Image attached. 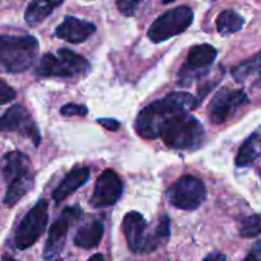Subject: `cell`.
Instances as JSON below:
<instances>
[{"label": "cell", "instance_id": "cell-31", "mask_svg": "<svg viewBox=\"0 0 261 261\" xmlns=\"http://www.w3.org/2000/svg\"><path fill=\"white\" fill-rule=\"evenodd\" d=\"M46 261H63V260L59 259V257H54V259H47Z\"/></svg>", "mask_w": 261, "mask_h": 261}, {"label": "cell", "instance_id": "cell-2", "mask_svg": "<svg viewBox=\"0 0 261 261\" xmlns=\"http://www.w3.org/2000/svg\"><path fill=\"white\" fill-rule=\"evenodd\" d=\"M2 173L3 180L7 184L3 204L10 208L33 188L35 176L30 158L18 150L8 152L3 157Z\"/></svg>", "mask_w": 261, "mask_h": 261}, {"label": "cell", "instance_id": "cell-17", "mask_svg": "<svg viewBox=\"0 0 261 261\" xmlns=\"http://www.w3.org/2000/svg\"><path fill=\"white\" fill-rule=\"evenodd\" d=\"M58 3L55 0H32L24 12V20L28 25H37L54 12Z\"/></svg>", "mask_w": 261, "mask_h": 261}, {"label": "cell", "instance_id": "cell-16", "mask_svg": "<svg viewBox=\"0 0 261 261\" xmlns=\"http://www.w3.org/2000/svg\"><path fill=\"white\" fill-rule=\"evenodd\" d=\"M103 233V222L98 221V219L87 222L76 231L75 236H74V245L79 249L84 250L96 249L101 244Z\"/></svg>", "mask_w": 261, "mask_h": 261}, {"label": "cell", "instance_id": "cell-3", "mask_svg": "<svg viewBox=\"0 0 261 261\" xmlns=\"http://www.w3.org/2000/svg\"><path fill=\"white\" fill-rule=\"evenodd\" d=\"M38 53L33 36L3 35L0 38V64L4 73L19 74L31 68Z\"/></svg>", "mask_w": 261, "mask_h": 261}, {"label": "cell", "instance_id": "cell-6", "mask_svg": "<svg viewBox=\"0 0 261 261\" xmlns=\"http://www.w3.org/2000/svg\"><path fill=\"white\" fill-rule=\"evenodd\" d=\"M168 201L175 208L186 212H194L206 200V186L196 176L185 175L168 188Z\"/></svg>", "mask_w": 261, "mask_h": 261}, {"label": "cell", "instance_id": "cell-12", "mask_svg": "<svg viewBox=\"0 0 261 261\" xmlns=\"http://www.w3.org/2000/svg\"><path fill=\"white\" fill-rule=\"evenodd\" d=\"M124 193V182L115 171L106 170L98 176L94 186L91 205L96 209L115 205Z\"/></svg>", "mask_w": 261, "mask_h": 261}, {"label": "cell", "instance_id": "cell-27", "mask_svg": "<svg viewBox=\"0 0 261 261\" xmlns=\"http://www.w3.org/2000/svg\"><path fill=\"white\" fill-rule=\"evenodd\" d=\"M97 122L110 132H117L120 129V122L115 119H98Z\"/></svg>", "mask_w": 261, "mask_h": 261}, {"label": "cell", "instance_id": "cell-32", "mask_svg": "<svg viewBox=\"0 0 261 261\" xmlns=\"http://www.w3.org/2000/svg\"><path fill=\"white\" fill-rule=\"evenodd\" d=\"M173 2H176V0H163L165 4H170V3H173Z\"/></svg>", "mask_w": 261, "mask_h": 261}, {"label": "cell", "instance_id": "cell-30", "mask_svg": "<svg viewBox=\"0 0 261 261\" xmlns=\"http://www.w3.org/2000/svg\"><path fill=\"white\" fill-rule=\"evenodd\" d=\"M2 261H17V260L13 259L12 256H7V255H4V256H3V260Z\"/></svg>", "mask_w": 261, "mask_h": 261}, {"label": "cell", "instance_id": "cell-29", "mask_svg": "<svg viewBox=\"0 0 261 261\" xmlns=\"http://www.w3.org/2000/svg\"><path fill=\"white\" fill-rule=\"evenodd\" d=\"M87 261H105V257L102 254H94L92 255V256Z\"/></svg>", "mask_w": 261, "mask_h": 261}, {"label": "cell", "instance_id": "cell-4", "mask_svg": "<svg viewBox=\"0 0 261 261\" xmlns=\"http://www.w3.org/2000/svg\"><path fill=\"white\" fill-rule=\"evenodd\" d=\"M89 69L84 56L69 48H59L56 54L47 53L40 59L35 73L40 78H74L86 75Z\"/></svg>", "mask_w": 261, "mask_h": 261}, {"label": "cell", "instance_id": "cell-21", "mask_svg": "<svg viewBox=\"0 0 261 261\" xmlns=\"http://www.w3.org/2000/svg\"><path fill=\"white\" fill-rule=\"evenodd\" d=\"M261 69V53L257 55L252 56L249 60L244 61V63L239 64L237 66H234L232 69V75L236 79L237 82H242L247 78V76L251 75L252 73H255L256 70Z\"/></svg>", "mask_w": 261, "mask_h": 261}, {"label": "cell", "instance_id": "cell-23", "mask_svg": "<svg viewBox=\"0 0 261 261\" xmlns=\"http://www.w3.org/2000/svg\"><path fill=\"white\" fill-rule=\"evenodd\" d=\"M144 0H116V5L121 14L132 17L138 12Z\"/></svg>", "mask_w": 261, "mask_h": 261}, {"label": "cell", "instance_id": "cell-18", "mask_svg": "<svg viewBox=\"0 0 261 261\" xmlns=\"http://www.w3.org/2000/svg\"><path fill=\"white\" fill-rule=\"evenodd\" d=\"M244 24V17L233 9L222 10L216 19L217 31L222 36H228L234 32H239Z\"/></svg>", "mask_w": 261, "mask_h": 261}, {"label": "cell", "instance_id": "cell-19", "mask_svg": "<svg viewBox=\"0 0 261 261\" xmlns=\"http://www.w3.org/2000/svg\"><path fill=\"white\" fill-rule=\"evenodd\" d=\"M171 236V221L167 216H163L160 218L157 227H155L154 232L149 234L147 239V242L144 245L143 252L148 254V252H153L161 246L168 241Z\"/></svg>", "mask_w": 261, "mask_h": 261}, {"label": "cell", "instance_id": "cell-33", "mask_svg": "<svg viewBox=\"0 0 261 261\" xmlns=\"http://www.w3.org/2000/svg\"><path fill=\"white\" fill-rule=\"evenodd\" d=\"M55 2H56V3H58V4H59V5H60V4H61V3H63V2H64V0H55Z\"/></svg>", "mask_w": 261, "mask_h": 261}, {"label": "cell", "instance_id": "cell-7", "mask_svg": "<svg viewBox=\"0 0 261 261\" xmlns=\"http://www.w3.org/2000/svg\"><path fill=\"white\" fill-rule=\"evenodd\" d=\"M48 222V201L40 199L27 212L14 234V245L18 250H27L38 241Z\"/></svg>", "mask_w": 261, "mask_h": 261}, {"label": "cell", "instance_id": "cell-9", "mask_svg": "<svg viewBox=\"0 0 261 261\" xmlns=\"http://www.w3.org/2000/svg\"><path fill=\"white\" fill-rule=\"evenodd\" d=\"M82 216H83V212L79 206H66L63 214L51 224L45 249H43V257L46 260L54 259L60 255L65 246L69 227L73 222L81 219Z\"/></svg>", "mask_w": 261, "mask_h": 261}, {"label": "cell", "instance_id": "cell-26", "mask_svg": "<svg viewBox=\"0 0 261 261\" xmlns=\"http://www.w3.org/2000/svg\"><path fill=\"white\" fill-rule=\"evenodd\" d=\"M244 261H261V241L255 242Z\"/></svg>", "mask_w": 261, "mask_h": 261}, {"label": "cell", "instance_id": "cell-13", "mask_svg": "<svg viewBox=\"0 0 261 261\" xmlns=\"http://www.w3.org/2000/svg\"><path fill=\"white\" fill-rule=\"evenodd\" d=\"M147 229V221L139 212L132 211L125 214L124 219H122V232H124L125 240H126L130 251L134 252V254L143 252L148 239Z\"/></svg>", "mask_w": 261, "mask_h": 261}, {"label": "cell", "instance_id": "cell-24", "mask_svg": "<svg viewBox=\"0 0 261 261\" xmlns=\"http://www.w3.org/2000/svg\"><path fill=\"white\" fill-rule=\"evenodd\" d=\"M60 114L65 117H84L88 114V109L84 105L78 103H66L60 109Z\"/></svg>", "mask_w": 261, "mask_h": 261}, {"label": "cell", "instance_id": "cell-11", "mask_svg": "<svg viewBox=\"0 0 261 261\" xmlns=\"http://www.w3.org/2000/svg\"><path fill=\"white\" fill-rule=\"evenodd\" d=\"M0 129L3 132L18 133L22 137L32 140L36 147L41 142V134L37 125L32 120L30 112L20 105H13L4 112L0 121Z\"/></svg>", "mask_w": 261, "mask_h": 261}, {"label": "cell", "instance_id": "cell-8", "mask_svg": "<svg viewBox=\"0 0 261 261\" xmlns=\"http://www.w3.org/2000/svg\"><path fill=\"white\" fill-rule=\"evenodd\" d=\"M217 56L218 51L209 43H201L191 47L185 64L181 66L178 73L181 86H189L195 79H200L206 75Z\"/></svg>", "mask_w": 261, "mask_h": 261}, {"label": "cell", "instance_id": "cell-10", "mask_svg": "<svg viewBox=\"0 0 261 261\" xmlns=\"http://www.w3.org/2000/svg\"><path fill=\"white\" fill-rule=\"evenodd\" d=\"M249 103V97L242 89L222 88L217 92L208 106V115L212 124H223L236 110Z\"/></svg>", "mask_w": 261, "mask_h": 261}, {"label": "cell", "instance_id": "cell-1", "mask_svg": "<svg viewBox=\"0 0 261 261\" xmlns=\"http://www.w3.org/2000/svg\"><path fill=\"white\" fill-rule=\"evenodd\" d=\"M196 107L188 92H172L145 106L135 120V132L144 139L161 138L168 148L190 150L200 147L205 138L203 125L189 110Z\"/></svg>", "mask_w": 261, "mask_h": 261}, {"label": "cell", "instance_id": "cell-22", "mask_svg": "<svg viewBox=\"0 0 261 261\" xmlns=\"http://www.w3.org/2000/svg\"><path fill=\"white\" fill-rule=\"evenodd\" d=\"M261 233V214L245 217L240 223V236L244 239H254Z\"/></svg>", "mask_w": 261, "mask_h": 261}, {"label": "cell", "instance_id": "cell-15", "mask_svg": "<svg viewBox=\"0 0 261 261\" xmlns=\"http://www.w3.org/2000/svg\"><path fill=\"white\" fill-rule=\"evenodd\" d=\"M89 175H91V170H89L88 167H78L71 170L70 172L64 177V180L59 184L58 188L54 190V200H55L56 203L65 200L68 196H70L71 194L75 193L79 188H82V186L88 181Z\"/></svg>", "mask_w": 261, "mask_h": 261}, {"label": "cell", "instance_id": "cell-25", "mask_svg": "<svg viewBox=\"0 0 261 261\" xmlns=\"http://www.w3.org/2000/svg\"><path fill=\"white\" fill-rule=\"evenodd\" d=\"M15 96H17V93H15L12 87L8 86L4 81L0 82V103H8V102L13 101Z\"/></svg>", "mask_w": 261, "mask_h": 261}, {"label": "cell", "instance_id": "cell-28", "mask_svg": "<svg viewBox=\"0 0 261 261\" xmlns=\"http://www.w3.org/2000/svg\"><path fill=\"white\" fill-rule=\"evenodd\" d=\"M203 261H227V257H226V255L222 254V252L213 251V252H211V254L206 255V256L204 257Z\"/></svg>", "mask_w": 261, "mask_h": 261}, {"label": "cell", "instance_id": "cell-5", "mask_svg": "<svg viewBox=\"0 0 261 261\" xmlns=\"http://www.w3.org/2000/svg\"><path fill=\"white\" fill-rule=\"evenodd\" d=\"M193 22V9L189 5H180L161 14L150 24L147 36L153 43L165 42L185 32Z\"/></svg>", "mask_w": 261, "mask_h": 261}, {"label": "cell", "instance_id": "cell-20", "mask_svg": "<svg viewBox=\"0 0 261 261\" xmlns=\"http://www.w3.org/2000/svg\"><path fill=\"white\" fill-rule=\"evenodd\" d=\"M254 138L255 137L247 139L246 142L242 144V147L240 148L239 153H237L236 155V160H234L237 167H245V166H249L250 163L254 162V161L260 155L259 149H257L256 145H255Z\"/></svg>", "mask_w": 261, "mask_h": 261}, {"label": "cell", "instance_id": "cell-14", "mask_svg": "<svg viewBox=\"0 0 261 261\" xmlns=\"http://www.w3.org/2000/svg\"><path fill=\"white\" fill-rule=\"evenodd\" d=\"M96 32V24L88 20L66 15L63 22L56 27L55 36L70 43L86 42Z\"/></svg>", "mask_w": 261, "mask_h": 261}]
</instances>
